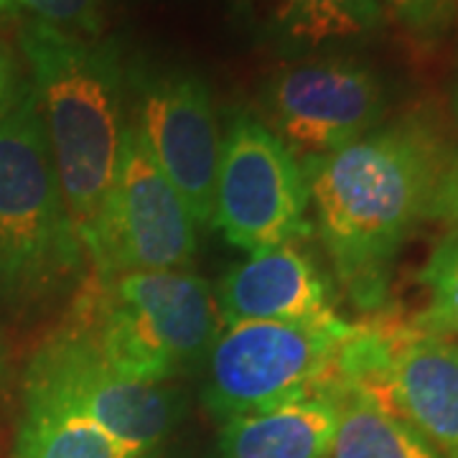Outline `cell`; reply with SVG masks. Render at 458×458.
Instances as JSON below:
<instances>
[{
    "instance_id": "21",
    "label": "cell",
    "mask_w": 458,
    "mask_h": 458,
    "mask_svg": "<svg viewBox=\"0 0 458 458\" xmlns=\"http://www.w3.org/2000/svg\"><path fill=\"white\" fill-rule=\"evenodd\" d=\"M13 98H16V92H13V64H11L5 49L0 47V117L11 107Z\"/></svg>"
},
{
    "instance_id": "13",
    "label": "cell",
    "mask_w": 458,
    "mask_h": 458,
    "mask_svg": "<svg viewBox=\"0 0 458 458\" xmlns=\"http://www.w3.org/2000/svg\"><path fill=\"white\" fill-rule=\"evenodd\" d=\"M339 423V382L298 394L276 408L225 420V458H327Z\"/></svg>"
},
{
    "instance_id": "20",
    "label": "cell",
    "mask_w": 458,
    "mask_h": 458,
    "mask_svg": "<svg viewBox=\"0 0 458 458\" xmlns=\"http://www.w3.org/2000/svg\"><path fill=\"white\" fill-rule=\"evenodd\" d=\"M430 216H441L458 225V158L448 161L443 171L433 204H430Z\"/></svg>"
},
{
    "instance_id": "3",
    "label": "cell",
    "mask_w": 458,
    "mask_h": 458,
    "mask_svg": "<svg viewBox=\"0 0 458 458\" xmlns=\"http://www.w3.org/2000/svg\"><path fill=\"white\" fill-rule=\"evenodd\" d=\"M84 250L66 214L31 87L0 117V293L44 301L80 276Z\"/></svg>"
},
{
    "instance_id": "19",
    "label": "cell",
    "mask_w": 458,
    "mask_h": 458,
    "mask_svg": "<svg viewBox=\"0 0 458 458\" xmlns=\"http://www.w3.org/2000/svg\"><path fill=\"white\" fill-rule=\"evenodd\" d=\"M387 5L393 8L394 16L412 29H430L445 16L451 0H387Z\"/></svg>"
},
{
    "instance_id": "1",
    "label": "cell",
    "mask_w": 458,
    "mask_h": 458,
    "mask_svg": "<svg viewBox=\"0 0 458 458\" xmlns=\"http://www.w3.org/2000/svg\"><path fill=\"white\" fill-rule=\"evenodd\" d=\"M438 135L420 120L367 132L336 153L306 158L309 204L334 273L349 298L375 311L410 232L430 216L445 171Z\"/></svg>"
},
{
    "instance_id": "5",
    "label": "cell",
    "mask_w": 458,
    "mask_h": 458,
    "mask_svg": "<svg viewBox=\"0 0 458 458\" xmlns=\"http://www.w3.org/2000/svg\"><path fill=\"white\" fill-rule=\"evenodd\" d=\"M336 382L418 430L441 458H458V344L423 327H357Z\"/></svg>"
},
{
    "instance_id": "7",
    "label": "cell",
    "mask_w": 458,
    "mask_h": 458,
    "mask_svg": "<svg viewBox=\"0 0 458 458\" xmlns=\"http://www.w3.org/2000/svg\"><path fill=\"white\" fill-rule=\"evenodd\" d=\"M309 183L295 153L252 114H237L219 143L212 225L255 255L311 232Z\"/></svg>"
},
{
    "instance_id": "11",
    "label": "cell",
    "mask_w": 458,
    "mask_h": 458,
    "mask_svg": "<svg viewBox=\"0 0 458 458\" xmlns=\"http://www.w3.org/2000/svg\"><path fill=\"white\" fill-rule=\"evenodd\" d=\"M132 128L194 222H212L222 138L207 82L189 72L146 82L138 99V125Z\"/></svg>"
},
{
    "instance_id": "10",
    "label": "cell",
    "mask_w": 458,
    "mask_h": 458,
    "mask_svg": "<svg viewBox=\"0 0 458 458\" xmlns=\"http://www.w3.org/2000/svg\"><path fill=\"white\" fill-rule=\"evenodd\" d=\"M265 110L285 146L318 158L375 131L385 113V95L367 66L321 59L273 74L265 87Z\"/></svg>"
},
{
    "instance_id": "14",
    "label": "cell",
    "mask_w": 458,
    "mask_h": 458,
    "mask_svg": "<svg viewBox=\"0 0 458 458\" xmlns=\"http://www.w3.org/2000/svg\"><path fill=\"white\" fill-rule=\"evenodd\" d=\"M95 420L47 394L23 390L16 458H140Z\"/></svg>"
},
{
    "instance_id": "9",
    "label": "cell",
    "mask_w": 458,
    "mask_h": 458,
    "mask_svg": "<svg viewBox=\"0 0 458 458\" xmlns=\"http://www.w3.org/2000/svg\"><path fill=\"white\" fill-rule=\"evenodd\" d=\"M23 390L74 408L138 454L161 441L179 412L164 387L117 375L77 316L33 352Z\"/></svg>"
},
{
    "instance_id": "8",
    "label": "cell",
    "mask_w": 458,
    "mask_h": 458,
    "mask_svg": "<svg viewBox=\"0 0 458 458\" xmlns=\"http://www.w3.org/2000/svg\"><path fill=\"white\" fill-rule=\"evenodd\" d=\"M194 216L128 125L89 262L98 278L183 270L197 252Z\"/></svg>"
},
{
    "instance_id": "4",
    "label": "cell",
    "mask_w": 458,
    "mask_h": 458,
    "mask_svg": "<svg viewBox=\"0 0 458 458\" xmlns=\"http://www.w3.org/2000/svg\"><path fill=\"white\" fill-rule=\"evenodd\" d=\"M77 318L117 375L158 387L209 357L222 331L216 295L189 270L98 278Z\"/></svg>"
},
{
    "instance_id": "12",
    "label": "cell",
    "mask_w": 458,
    "mask_h": 458,
    "mask_svg": "<svg viewBox=\"0 0 458 458\" xmlns=\"http://www.w3.org/2000/svg\"><path fill=\"white\" fill-rule=\"evenodd\" d=\"M216 309L222 327L252 321L318 324L339 318L328 306L327 280L293 242L255 252L229 270L216 293Z\"/></svg>"
},
{
    "instance_id": "23",
    "label": "cell",
    "mask_w": 458,
    "mask_h": 458,
    "mask_svg": "<svg viewBox=\"0 0 458 458\" xmlns=\"http://www.w3.org/2000/svg\"><path fill=\"white\" fill-rule=\"evenodd\" d=\"M451 105H454V114H456V120H458V84H456V89H454V98H451Z\"/></svg>"
},
{
    "instance_id": "17",
    "label": "cell",
    "mask_w": 458,
    "mask_h": 458,
    "mask_svg": "<svg viewBox=\"0 0 458 458\" xmlns=\"http://www.w3.org/2000/svg\"><path fill=\"white\" fill-rule=\"evenodd\" d=\"M420 283L428 291V311L420 324L458 339V225L430 252Z\"/></svg>"
},
{
    "instance_id": "6",
    "label": "cell",
    "mask_w": 458,
    "mask_h": 458,
    "mask_svg": "<svg viewBox=\"0 0 458 458\" xmlns=\"http://www.w3.org/2000/svg\"><path fill=\"white\" fill-rule=\"evenodd\" d=\"M209 352L204 403L222 423L276 408L336 379V360L354 324L252 321L222 327Z\"/></svg>"
},
{
    "instance_id": "16",
    "label": "cell",
    "mask_w": 458,
    "mask_h": 458,
    "mask_svg": "<svg viewBox=\"0 0 458 458\" xmlns=\"http://www.w3.org/2000/svg\"><path fill=\"white\" fill-rule=\"evenodd\" d=\"M379 0H273L270 26L295 49H316L328 41L357 38L379 29Z\"/></svg>"
},
{
    "instance_id": "2",
    "label": "cell",
    "mask_w": 458,
    "mask_h": 458,
    "mask_svg": "<svg viewBox=\"0 0 458 458\" xmlns=\"http://www.w3.org/2000/svg\"><path fill=\"white\" fill-rule=\"evenodd\" d=\"M18 38L31 69L59 191L87 258L128 132L120 59L105 41L38 21H29Z\"/></svg>"
},
{
    "instance_id": "22",
    "label": "cell",
    "mask_w": 458,
    "mask_h": 458,
    "mask_svg": "<svg viewBox=\"0 0 458 458\" xmlns=\"http://www.w3.org/2000/svg\"><path fill=\"white\" fill-rule=\"evenodd\" d=\"M5 379V346H3V336H0V382Z\"/></svg>"
},
{
    "instance_id": "15",
    "label": "cell",
    "mask_w": 458,
    "mask_h": 458,
    "mask_svg": "<svg viewBox=\"0 0 458 458\" xmlns=\"http://www.w3.org/2000/svg\"><path fill=\"white\" fill-rule=\"evenodd\" d=\"M327 458H441L397 415L339 385V423Z\"/></svg>"
},
{
    "instance_id": "18",
    "label": "cell",
    "mask_w": 458,
    "mask_h": 458,
    "mask_svg": "<svg viewBox=\"0 0 458 458\" xmlns=\"http://www.w3.org/2000/svg\"><path fill=\"white\" fill-rule=\"evenodd\" d=\"M102 0H0V18L26 16L72 33H98Z\"/></svg>"
}]
</instances>
